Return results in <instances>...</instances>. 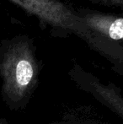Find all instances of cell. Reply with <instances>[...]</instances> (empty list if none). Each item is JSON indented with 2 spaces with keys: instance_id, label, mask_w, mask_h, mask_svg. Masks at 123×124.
<instances>
[{
  "instance_id": "cell-1",
  "label": "cell",
  "mask_w": 123,
  "mask_h": 124,
  "mask_svg": "<svg viewBox=\"0 0 123 124\" xmlns=\"http://www.w3.org/2000/svg\"><path fill=\"white\" fill-rule=\"evenodd\" d=\"M39 65L30 45L18 41L0 51V95L11 111H21L30 103L39 82Z\"/></svg>"
},
{
  "instance_id": "cell-2",
  "label": "cell",
  "mask_w": 123,
  "mask_h": 124,
  "mask_svg": "<svg viewBox=\"0 0 123 124\" xmlns=\"http://www.w3.org/2000/svg\"><path fill=\"white\" fill-rule=\"evenodd\" d=\"M71 78L79 90L91 95L123 120V95L118 86L111 82L105 83L84 71L72 73Z\"/></svg>"
},
{
  "instance_id": "cell-3",
  "label": "cell",
  "mask_w": 123,
  "mask_h": 124,
  "mask_svg": "<svg viewBox=\"0 0 123 124\" xmlns=\"http://www.w3.org/2000/svg\"><path fill=\"white\" fill-rule=\"evenodd\" d=\"M27 12L52 25L77 31L78 20L63 4L57 0H11Z\"/></svg>"
},
{
  "instance_id": "cell-4",
  "label": "cell",
  "mask_w": 123,
  "mask_h": 124,
  "mask_svg": "<svg viewBox=\"0 0 123 124\" xmlns=\"http://www.w3.org/2000/svg\"><path fill=\"white\" fill-rule=\"evenodd\" d=\"M86 25L112 40L123 41V18L102 15H89L84 19Z\"/></svg>"
},
{
  "instance_id": "cell-5",
  "label": "cell",
  "mask_w": 123,
  "mask_h": 124,
  "mask_svg": "<svg viewBox=\"0 0 123 124\" xmlns=\"http://www.w3.org/2000/svg\"><path fill=\"white\" fill-rule=\"evenodd\" d=\"M49 124H112L105 122H99L91 119H77V118H64L60 121L50 123Z\"/></svg>"
},
{
  "instance_id": "cell-6",
  "label": "cell",
  "mask_w": 123,
  "mask_h": 124,
  "mask_svg": "<svg viewBox=\"0 0 123 124\" xmlns=\"http://www.w3.org/2000/svg\"><path fill=\"white\" fill-rule=\"evenodd\" d=\"M0 124H9L8 121L5 118H0Z\"/></svg>"
}]
</instances>
